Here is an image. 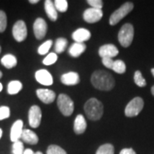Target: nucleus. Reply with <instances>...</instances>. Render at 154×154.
<instances>
[{
	"mask_svg": "<svg viewBox=\"0 0 154 154\" xmlns=\"http://www.w3.org/2000/svg\"><path fill=\"white\" fill-rule=\"evenodd\" d=\"M91 38L90 31L86 28H78L72 33V38L76 43H84Z\"/></svg>",
	"mask_w": 154,
	"mask_h": 154,
	"instance_id": "15",
	"label": "nucleus"
},
{
	"mask_svg": "<svg viewBox=\"0 0 154 154\" xmlns=\"http://www.w3.org/2000/svg\"><path fill=\"white\" fill-rule=\"evenodd\" d=\"M0 53H1V46H0Z\"/></svg>",
	"mask_w": 154,
	"mask_h": 154,
	"instance_id": "45",
	"label": "nucleus"
},
{
	"mask_svg": "<svg viewBox=\"0 0 154 154\" xmlns=\"http://www.w3.org/2000/svg\"><path fill=\"white\" fill-rule=\"evenodd\" d=\"M22 131H23V122L20 119L17 120L13 123L11 129V140L13 143L21 139Z\"/></svg>",
	"mask_w": 154,
	"mask_h": 154,
	"instance_id": "14",
	"label": "nucleus"
},
{
	"mask_svg": "<svg viewBox=\"0 0 154 154\" xmlns=\"http://www.w3.org/2000/svg\"><path fill=\"white\" fill-rule=\"evenodd\" d=\"M119 154H136V152L132 148H124L122 150Z\"/></svg>",
	"mask_w": 154,
	"mask_h": 154,
	"instance_id": "36",
	"label": "nucleus"
},
{
	"mask_svg": "<svg viewBox=\"0 0 154 154\" xmlns=\"http://www.w3.org/2000/svg\"><path fill=\"white\" fill-rule=\"evenodd\" d=\"M53 44L52 40H46L38 48V53L39 55H45L51 49V45Z\"/></svg>",
	"mask_w": 154,
	"mask_h": 154,
	"instance_id": "26",
	"label": "nucleus"
},
{
	"mask_svg": "<svg viewBox=\"0 0 154 154\" xmlns=\"http://www.w3.org/2000/svg\"><path fill=\"white\" fill-rule=\"evenodd\" d=\"M133 9H134V4L131 2H127L125 4H123L120 8H118L116 11L111 14L110 17V25L114 26L116 24H117L122 19H123L126 17L128 14H129Z\"/></svg>",
	"mask_w": 154,
	"mask_h": 154,
	"instance_id": "5",
	"label": "nucleus"
},
{
	"mask_svg": "<svg viewBox=\"0 0 154 154\" xmlns=\"http://www.w3.org/2000/svg\"><path fill=\"white\" fill-rule=\"evenodd\" d=\"M102 63L107 69H112L114 61L112 60V58H110V57H104V58H102Z\"/></svg>",
	"mask_w": 154,
	"mask_h": 154,
	"instance_id": "35",
	"label": "nucleus"
},
{
	"mask_svg": "<svg viewBox=\"0 0 154 154\" xmlns=\"http://www.w3.org/2000/svg\"><path fill=\"white\" fill-rule=\"evenodd\" d=\"M12 34H13L14 38L17 40V42L24 41L28 36V29H27L26 23L22 20L17 21L13 26Z\"/></svg>",
	"mask_w": 154,
	"mask_h": 154,
	"instance_id": "7",
	"label": "nucleus"
},
{
	"mask_svg": "<svg viewBox=\"0 0 154 154\" xmlns=\"http://www.w3.org/2000/svg\"><path fill=\"white\" fill-rule=\"evenodd\" d=\"M144 107L143 99L140 97L133 99L125 108V116L128 117H133L139 115V113L142 110Z\"/></svg>",
	"mask_w": 154,
	"mask_h": 154,
	"instance_id": "6",
	"label": "nucleus"
},
{
	"mask_svg": "<svg viewBox=\"0 0 154 154\" xmlns=\"http://www.w3.org/2000/svg\"><path fill=\"white\" fill-rule=\"evenodd\" d=\"M24 146L21 140H17L13 143L12 146V153L13 154H23L24 152Z\"/></svg>",
	"mask_w": 154,
	"mask_h": 154,
	"instance_id": "30",
	"label": "nucleus"
},
{
	"mask_svg": "<svg viewBox=\"0 0 154 154\" xmlns=\"http://www.w3.org/2000/svg\"><path fill=\"white\" fill-rule=\"evenodd\" d=\"M35 154H43V153H42L41 152H35Z\"/></svg>",
	"mask_w": 154,
	"mask_h": 154,
	"instance_id": "43",
	"label": "nucleus"
},
{
	"mask_svg": "<svg viewBox=\"0 0 154 154\" xmlns=\"http://www.w3.org/2000/svg\"><path fill=\"white\" fill-rule=\"evenodd\" d=\"M45 11L49 19L52 22H55L57 19V11L56 10L54 3L51 0L45 1Z\"/></svg>",
	"mask_w": 154,
	"mask_h": 154,
	"instance_id": "19",
	"label": "nucleus"
},
{
	"mask_svg": "<svg viewBox=\"0 0 154 154\" xmlns=\"http://www.w3.org/2000/svg\"><path fill=\"white\" fill-rule=\"evenodd\" d=\"M152 75L154 76V69H152Z\"/></svg>",
	"mask_w": 154,
	"mask_h": 154,
	"instance_id": "42",
	"label": "nucleus"
},
{
	"mask_svg": "<svg viewBox=\"0 0 154 154\" xmlns=\"http://www.w3.org/2000/svg\"><path fill=\"white\" fill-rule=\"evenodd\" d=\"M87 129V122L83 115H78L74 122V131L77 134H82Z\"/></svg>",
	"mask_w": 154,
	"mask_h": 154,
	"instance_id": "17",
	"label": "nucleus"
},
{
	"mask_svg": "<svg viewBox=\"0 0 154 154\" xmlns=\"http://www.w3.org/2000/svg\"><path fill=\"white\" fill-rule=\"evenodd\" d=\"M68 40L65 38H58L55 42V51L57 53H63L67 48Z\"/></svg>",
	"mask_w": 154,
	"mask_h": 154,
	"instance_id": "23",
	"label": "nucleus"
},
{
	"mask_svg": "<svg viewBox=\"0 0 154 154\" xmlns=\"http://www.w3.org/2000/svg\"><path fill=\"white\" fill-rule=\"evenodd\" d=\"M103 17L102 10L89 8L87 9L83 13V19L88 23H95L101 20Z\"/></svg>",
	"mask_w": 154,
	"mask_h": 154,
	"instance_id": "9",
	"label": "nucleus"
},
{
	"mask_svg": "<svg viewBox=\"0 0 154 154\" xmlns=\"http://www.w3.org/2000/svg\"><path fill=\"white\" fill-rule=\"evenodd\" d=\"M115 150H114V146L111 144H104L102 146H100L96 154H114Z\"/></svg>",
	"mask_w": 154,
	"mask_h": 154,
	"instance_id": "24",
	"label": "nucleus"
},
{
	"mask_svg": "<svg viewBox=\"0 0 154 154\" xmlns=\"http://www.w3.org/2000/svg\"><path fill=\"white\" fill-rule=\"evenodd\" d=\"M36 94L38 96V98L40 99V101H42L44 104H51L56 99V94L46 88H40L36 91Z\"/></svg>",
	"mask_w": 154,
	"mask_h": 154,
	"instance_id": "11",
	"label": "nucleus"
},
{
	"mask_svg": "<svg viewBox=\"0 0 154 154\" xmlns=\"http://www.w3.org/2000/svg\"><path fill=\"white\" fill-rule=\"evenodd\" d=\"M23 154H35V152H33V150H31V149H26Z\"/></svg>",
	"mask_w": 154,
	"mask_h": 154,
	"instance_id": "37",
	"label": "nucleus"
},
{
	"mask_svg": "<svg viewBox=\"0 0 154 154\" xmlns=\"http://www.w3.org/2000/svg\"><path fill=\"white\" fill-rule=\"evenodd\" d=\"M42 118V112L38 105H33L28 111V122L30 127L36 128L40 125Z\"/></svg>",
	"mask_w": 154,
	"mask_h": 154,
	"instance_id": "8",
	"label": "nucleus"
},
{
	"mask_svg": "<svg viewBox=\"0 0 154 154\" xmlns=\"http://www.w3.org/2000/svg\"><path fill=\"white\" fill-rule=\"evenodd\" d=\"M3 90V85H2V83L0 82V92Z\"/></svg>",
	"mask_w": 154,
	"mask_h": 154,
	"instance_id": "39",
	"label": "nucleus"
},
{
	"mask_svg": "<svg viewBox=\"0 0 154 154\" xmlns=\"http://www.w3.org/2000/svg\"><path fill=\"white\" fill-rule=\"evenodd\" d=\"M33 33L37 39H42L47 32V24L43 18H37L33 23Z\"/></svg>",
	"mask_w": 154,
	"mask_h": 154,
	"instance_id": "10",
	"label": "nucleus"
},
{
	"mask_svg": "<svg viewBox=\"0 0 154 154\" xmlns=\"http://www.w3.org/2000/svg\"><path fill=\"white\" fill-rule=\"evenodd\" d=\"M46 154H68L64 149L57 145H51L46 150Z\"/></svg>",
	"mask_w": 154,
	"mask_h": 154,
	"instance_id": "27",
	"label": "nucleus"
},
{
	"mask_svg": "<svg viewBox=\"0 0 154 154\" xmlns=\"http://www.w3.org/2000/svg\"><path fill=\"white\" fill-rule=\"evenodd\" d=\"M35 79L38 83L44 86H51L53 83L52 75L46 69H39L35 73Z\"/></svg>",
	"mask_w": 154,
	"mask_h": 154,
	"instance_id": "13",
	"label": "nucleus"
},
{
	"mask_svg": "<svg viewBox=\"0 0 154 154\" xmlns=\"http://www.w3.org/2000/svg\"><path fill=\"white\" fill-rule=\"evenodd\" d=\"M21 139L29 145H36L38 142V135L30 129H23Z\"/></svg>",
	"mask_w": 154,
	"mask_h": 154,
	"instance_id": "18",
	"label": "nucleus"
},
{
	"mask_svg": "<svg viewBox=\"0 0 154 154\" xmlns=\"http://www.w3.org/2000/svg\"><path fill=\"white\" fill-rule=\"evenodd\" d=\"M22 88V84L21 82L19 81H11V82L8 84V88H7V91L8 94L11 95H14V94H18Z\"/></svg>",
	"mask_w": 154,
	"mask_h": 154,
	"instance_id": "22",
	"label": "nucleus"
},
{
	"mask_svg": "<svg viewBox=\"0 0 154 154\" xmlns=\"http://www.w3.org/2000/svg\"><path fill=\"white\" fill-rule=\"evenodd\" d=\"M87 49V45L84 43H76L75 42L71 45V46L69 49V54L73 57H78L82 54Z\"/></svg>",
	"mask_w": 154,
	"mask_h": 154,
	"instance_id": "20",
	"label": "nucleus"
},
{
	"mask_svg": "<svg viewBox=\"0 0 154 154\" xmlns=\"http://www.w3.org/2000/svg\"><path fill=\"white\" fill-rule=\"evenodd\" d=\"M2 76H3V73H2V72H1V70H0V78H1Z\"/></svg>",
	"mask_w": 154,
	"mask_h": 154,
	"instance_id": "44",
	"label": "nucleus"
},
{
	"mask_svg": "<svg viewBox=\"0 0 154 154\" xmlns=\"http://www.w3.org/2000/svg\"><path fill=\"white\" fill-rule=\"evenodd\" d=\"M1 63L5 67L6 69H12L17 66V57L12 54H6L1 58Z\"/></svg>",
	"mask_w": 154,
	"mask_h": 154,
	"instance_id": "21",
	"label": "nucleus"
},
{
	"mask_svg": "<svg viewBox=\"0 0 154 154\" xmlns=\"http://www.w3.org/2000/svg\"><path fill=\"white\" fill-rule=\"evenodd\" d=\"M2 134H3V130L0 128V139H1V137H2Z\"/></svg>",
	"mask_w": 154,
	"mask_h": 154,
	"instance_id": "40",
	"label": "nucleus"
},
{
	"mask_svg": "<svg viewBox=\"0 0 154 154\" xmlns=\"http://www.w3.org/2000/svg\"><path fill=\"white\" fill-rule=\"evenodd\" d=\"M134 27L130 23L124 24L118 33V41L123 47H128L134 39Z\"/></svg>",
	"mask_w": 154,
	"mask_h": 154,
	"instance_id": "3",
	"label": "nucleus"
},
{
	"mask_svg": "<svg viewBox=\"0 0 154 154\" xmlns=\"http://www.w3.org/2000/svg\"><path fill=\"white\" fill-rule=\"evenodd\" d=\"M7 27V17L5 11H0V33L5 32Z\"/></svg>",
	"mask_w": 154,
	"mask_h": 154,
	"instance_id": "32",
	"label": "nucleus"
},
{
	"mask_svg": "<svg viewBox=\"0 0 154 154\" xmlns=\"http://www.w3.org/2000/svg\"><path fill=\"white\" fill-rule=\"evenodd\" d=\"M88 3L90 5L91 8L102 10L103 8V2L101 0H88Z\"/></svg>",
	"mask_w": 154,
	"mask_h": 154,
	"instance_id": "34",
	"label": "nucleus"
},
{
	"mask_svg": "<svg viewBox=\"0 0 154 154\" xmlns=\"http://www.w3.org/2000/svg\"><path fill=\"white\" fill-rule=\"evenodd\" d=\"M111 69L116 72L117 74H123L126 71V64L123 61L116 60L114 61V63H113Z\"/></svg>",
	"mask_w": 154,
	"mask_h": 154,
	"instance_id": "25",
	"label": "nucleus"
},
{
	"mask_svg": "<svg viewBox=\"0 0 154 154\" xmlns=\"http://www.w3.org/2000/svg\"><path fill=\"white\" fill-rule=\"evenodd\" d=\"M134 83L139 86V87H140V88H143V87H146V80L144 79V77L142 76V75H141V73L140 71H135L134 73Z\"/></svg>",
	"mask_w": 154,
	"mask_h": 154,
	"instance_id": "28",
	"label": "nucleus"
},
{
	"mask_svg": "<svg viewBox=\"0 0 154 154\" xmlns=\"http://www.w3.org/2000/svg\"><path fill=\"white\" fill-rule=\"evenodd\" d=\"M29 3L30 4H33V5H35V4L38 3V0H29Z\"/></svg>",
	"mask_w": 154,
	"mask_h": 154,
	"instance_id": "38",
	"label": "nucleus"
},
{
	"mask_svg": "<svg viewBox=\"0 0 154 154\" xmlns=\"http://www.w3.org/2000/svg\"><path fill=\"white\" fill-rule=\"evenodd\" d=\"M11 116V110L8 106H1L0 107V121L9 118Z\"/></svg>",
	"mask_w": 154,
	"mask_h": 154,
	"instance_id": "33",
	"label": "nucleus"
},
{
	"mask_svg": "<svg viewBox=\"0 0 154 154\" xmlns=\"http://www.w3.org/2000/svg\"><path fill=\"white\" fill-rule=\"evenodd\" d=\"M57 60V53L51 52V53H49L43 59V63H44L45 65L49 66V65H51V64L55 63Z\"/></svg>",
	"mask_w": 154,
	"mask_h": 154,
	"instance_id": "31",
	"label": "nucleus"
},
{
	"mask_svg": "<svg viewBox=\"0 0 154 154\" xmlns=\"http://www.w3.org/2000/svg\"><path fill=\"white\" fill-rule=\"evenodd\" d=\"M84 110L90 120L98 121L104 113V106L102 103L95 98L88 99L84 105Z\"/></svg>",
	"mask_w": 154,
	"mask_h": 154,
	"instance_id": "2",
	"label": "nucleus"
},
{
	"mask_svg": "<svg viewBox=\"0 0 154 154\" xmlns=\"http://www.w3.org/2000/svg\"><path fill=\"white\" fill-rule=\"evenodd\" d=\"M91 82L94 88L101 91H110L115 86L113 76L105 70L94 71L91 76Z\"/></svg>",
	"mask_w": 154,
	"mask_h": 154,
	"instance_id": "1",
	"label": "nucleus"
},
{
	"mask_svg": "<svg viewBox=\"0 0 154 154\" xmlns=\"http://www.w3.org/2000/svg\"><path fill=\"white\" fill-rule=\"evenodd\" d=\"M151 91H152V95L154 96V86L152 88V90H151Z\"/></svg>",
	"mask_w": 154,
	"mask_h": 154,
	"instance_id": "41",
	"label": "nucleus"
},
{
	"mask_svg": "<svg viewBox=\"0 0 154 154\" xmlns=\"http://www.w3.org/2000/svg\"><path fill=\"white\" fill-rule=\"evenodd\" d=\"M61 82L66 86H74L80 82V75L76 72H68L61 76Z\"/></svg>",
	"mask_w": 154,
	"mask_h": 154,
	"instance_id": "16",
	"label": "nucleus"
},
{
	"mask_svg": "<svg viewBox=\"0 0 154 154\" xmlns=\"http://www.w3.org/2000/svg\"><path fill=\"white\" fill-rule=\"evenodd\" d=\"M118 49L116 46L112 44H107L102 45L99 50V55L104 58V57H115L116 56L118 55Z\"/></svg>",
	"mask_w": 154,
	"mask_h": 154,
	"instance_id": "12",
	"label": "nucleus"
},
{
	"mask_svg": "<svg viewBox=\"0 0 154 154\" xmlns=\"http://www.w3.org/2000/svg\"><path fill=\"white\" fill-rule=\"evenodd\" d=\"M54 5L57 11L65 12L68 10V2L66 0H56L54 1Z\"/></svg>",
	"mask_w": 154,
	"mask_h": 154,
	"instance_id": "29",
	"label": "nucleus"
},
{
	"mask_svg": "<svg viewBox=\"0 0 154 154\" xmlns=\"http://www.w3.org/2000/svg\"><path fill=\"white\" fill-rule=\"evenodd\" d=\"M57 103V107L63 115L65 116H69L72 115L75 105L70 97H69L64 94H59Z\"/></svg>",
	"mask_w": 154,
	"mask_h": 154,
	"instance_id": "4",
	"label": "nucleus"
}]
</instances>
